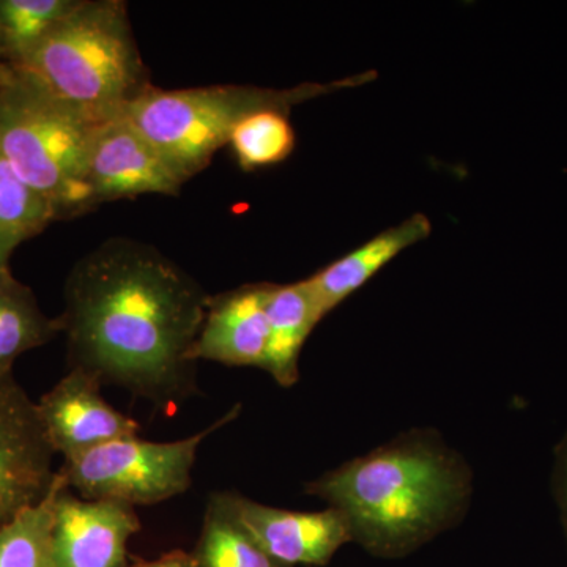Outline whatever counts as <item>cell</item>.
Wrapping results in <instances>:
<instances>
[{
	"mask_svg": "<svg viewBox=\"0 0 567 567\" xmlns=\"http://www.w3.org/2000/svg\"><path fill=\"white\" fill-rule=\"evenodd\" d=\"M210 297L153 246L112 238L65 282L70 369L159 409L197 393L192 350Z\"/></svg>",
	"mask_w": 567,
	"mask_h": 567,
	"instance_id": "cell-1",
	"label": "cell"
},
{
	"mask_svg": "<svg viewBox=\"0 0 567 567\" xmlns=\"http://www.w3.org/2000/svg\"><path fill=\"white\" fill-rule=\"evenodd\" d=\"M472 492V470L434 429H413L306 484V494L342 514L352 543L382 558L453 528Z\"/></svg>",
	"mask_w": 567,
	"mask_h": 567,
	"instance_id": "cell-2",
	"label": "cell"
},
{
	"mask_svg": "<svg viewBox=\"0 0 567 567\" xmlns=\"http://www.w3.org/2000/svg\"><path fill=\"white\" fill-rule=\"evenodd\" d=\"M10 69L93 125L121 117L152 87L122 0H80Z\"/></svg>",
	"mask_w": 567,
	"mask_h": 567,
	"instance_id": "cell-3",
	"label": "cell"
},
{
	"mask_svg": "<svg viewBox=\"0 0 567 567\" xmlns=\"http://www.w3.org/2000/svg\"><path fill=\"white\" fill-rule=\"evenodd\" d=\"M375 78V71H368L347 80L305 82L292 89L221 84L163 91L152 85L122 115L188 183L208 167L215 153L229 144L235 126L254 112L278 110L290 114L297 104L368 84Z\"/></svg>",
	"mask_w": 567,
	"mask_h": 567,
	"instance_id": "cell-4",
	"label": "cell"
},
{
	"mask_svg": "<svg viewBox=\"0 0 567 567\" xmlns=\"http://www.w3.org/2000/svg\"><path fill=\"white\" fill-rule=\"evenodd\" d=\"M99 126L14 73L0 87V153L58 221L93 210L87 166Z\"/></svg>",
	"mask_w": 567,
	"mask_h": 567,
	"instance_id": "cell-5",
	"label": "cell"
},
{
	"mask_svg": "<svg viewBox=\"0 0 567 567\" xmlns=\"http://www.w3.org/2000/svg\"><path fill=\"white\" fill-rule=\"evenodd\" d=\"M238 413L240 406H235L205 431L177 442H145L140 436L114 440L65 458L59 470L70 491L74 488L81 498L133 507L156 505L189 491L193 466L204 440Z\"/></svg>",
	"mask_w": 567,
	"mask_h": 567,
	"instance_id": "cell-6",
	"label": "cell"
},
{
	"mask_svg": "<svg viewBox=\"0 0 567 567\" xmlns=\"http://www.w3.org/2000/svg\"><path fill=\"white\" fill-rule=\"evenodd\" d=\"M54 456L37 402L13 374L0 377V527L50 492Z\"/></svg>",
	"mask_w": 567,
	"mask_h": 567,
	"instance_id": "cell-7",
	"label": "cell"
},
{
	"mask_svg": "<svg viewBox=\"0 0 567 567\" xmlns=\"http://www.w3.org/2000/svg\"><path fill=\"white\" fill-rule=\"evenodd\" d=\"M185 183L123 115L96 128L87 166L93 208L144 194L178 196Z\"/></svg>",
	"mask_w": 567,
	"mask_h": 567,
	"instance_id": "cell-8",
	"label": "cell"
},
{
	"mask_svg": "<svg viewBox=\"0 0 567 567\" xmlns=\"http://www.w3.org/2000/svg\"><path fill=\"white\" fill-rule=\"evenodd\" d=\"M102 383L80 369H70L37 402L44 435L55 454L78 456L114 440L137 436L141 425L123 415L102 394Z\"/></svg>",
	"mask_w": 567,
	"mask_h": 567,
	"instance_id": "cell-9",
	"label": "cell"
},
{
	"mask_svg": "<svg viewBox=\"0 0 567 567\" xmlns=\"http://www.w3.org/2000/svg\"><path fill=\"white\" fill-rule=\"evenodd\" d=\"M140 529L136 507L78 498L66 487L55 505V567H126L130 539Z\"/></svg>",
	"mask_w": 567,
	"mask_h": 567,
	"instance_id": "cell-10",
	"label": "cell"
},
{
	"mask_svg": "<svg viewBox=\"0 0 567 567\" xmlns=\"http://www.w3.org/2000/svg\"><path fill=\"white\" fill-rule=\"evenodd\" d=\"M230 498L241 524L279 565L324 566L339 548L352 543L346 518L333 507L298 513L260 505L234 492Z\"/></svg>",
	"mask_w": 567,
	"mask_h": 567,
	"instance_id": "cell-11",
	"label": "cell"
},
{
	"mask_svg": "<svg viewBox=\"0 0 567 567\" xmlns=\"http://www.w3.org/2000/svg\"><path fill=\"white\" fill-rule=\"evenodd\" d=\"M271 282L246 284L210 297L192 360L264 369L268 349L267 301Z\"/></svg>",
	"mask_w": 567,
	"mask_h": 567,
	"instance_id": "cell-12",
	"label": "cell"
},
{
	"mask_svg": "<svg viewBox=\"0 0 567 567\" xmlns=\"http://www.w3.org/2000/svg\"><path fill=\"white\" fill-rule=\"evenodd\" d=\"M431 233L432 224L427 216L416 213L305 279L322 319L379 274L395 256L409 246L420 244Z\"/></svg>",
	"mask_w": 567,
	"mask_h": 567,
	"instance_id": "cell-13",
	"label": "cell"
},
{
	"mask_svg": "<svg viewBox=\"0 0 567 567\" xmlns=\"http://www.w3.org/2000/svg\"><path fill=\"white\" fill-rule=\"evenodd\" d=\"M268 349L264 371L282 388L300 377V354L306 339L322 320L306 281L271 284L267 301Z\"/></svg>",
	"mask_w": 567,
	"mask_h": 567,
	"instance_id": "cell-14",
	"label": "cell"
},
{
	"mask_svg": "<svg viewBox=\"0 0 567 567\" xmlns=\"http://www.w3.org/2000/svg\"><path fill=\"white\" fill-rule=\"evenodd\" d=\"M62 334L61 322L41 311L31 287L0 271V377L13 374L21 354L39 349Z\"/></svg>",
	"mask_w": 567,
	"mask_h": 567,
	"instance_id": "cell-15",
	"label": "cell"
},
{
	"mask_svg": "<svg viewBox=\"0 0 567 567\" xmlns=\"http://www.w3.org/2000/svg\"><path fill=\"white\" fill-rule=\"evenodd\" d=\"M193 558L196 567H287L256 543L235 513L230 492L212 495Z\"/></svg>",
	"mask_w": 567,
	"mask_h": 567,
	"instance_id": "cell-16",
	"label": "cell"
},
{
	"mask_svg": "<svg viewBox=\"0 0 567 567\" xmlns=\"http://www.w3.org/2000/svg\"><path fill=\"white\" fill-rule=\"evenodd\" d=\"M66 487L65 476L59 470L50 492L39 503L24 507L0 527V567H55V505Z\"/></svg>",
	"mask_w": 567,
	"mask_h": 567,
	"instance_id": "cell-17",
	"label": "cell"
},
{
	"mask_svg": "<svg viewBox=\"0 0 567 567\" xmlns=\"http://www.w3.org/2000/svg\"><path fill=\"white\" fill-rule=\"evenodd\" d=\"M58 221L51 205L21 181L0 153V271L10 270L14 249Z\"/></svg>",
	"mask_w": 567,
	"mask_h": 567,
	"instance_id": "cell-18",
	"label": "cell"
},
{
	"mask_svg": "<svg viewBox=\"0 0 567 567\" xmlns=\"http://www.w3.org/2000/svg\"><path fill=\"white\" fill-rule=\"evenodd\" d=\"M229 145L238 166L246 173L282 163L292 155L295 148L289 112H254L235 126Z\"/></svg>",
	"mask_w": 567,
	"mask_h": 567,
	"instance_id": "cell-19",
	"label": "cell"
},
{
	"mask_svg": "<svg viewBox=\"0 0 567 567\" xmlns=\"http://www.w3.org/2000/svg\"><path fill=\"white\" fill-rule=\"evenodd\" d=\"M80 0H0V58L14 62L76 9Z\"/></svg>",
	"mask_w": 567,
	"mask_h": 567,
	"instance_id": "cell-20",
	"label": "cell"
},
{
	"mask_svg": "<svg viewBox=\"0 0 567 567\" xmlns=\"http://www.w3.org/2000/svg\"><path fill=\"white\" fill-rule=\"evenodd\" d=\"M550 488L567 544V431L555 445Z\"/></svg>",
	"mask_w": 567,
	"mask_h": 567,
	"instance_id": "cell-21",
	"label": "cell"
},
{
	"mask_svg": "<svg viewBox=\"0 0 567 567\" xmlns=\"http://www.w3.org/2000/svg\"><path fill=\"white\" fill-rule=\"evenodd\" d=\"M134 567H196V563H194L192 554L174 550L163 557L152 559V561L140 563Z\"/></svg>",
	"mask_w": 567,
	"mask_h": 567,
	"instance_id": "cell-22",
	"label": "cell"
},
{
	"mask_svg": "<svg viewBox=\"0 0 567 567\" xmlns=\"http://www.w3.org/2000/svg\"><path fill=\"white\" fill-rule=\"evenodd\" d=\"M11 80H13V70L10 69L9 63L0 58V87L9 84Z\"/></svg>",
	"mask_w": 567,
	"mask_h": 567,
	"instance_id": "cell-23",
	"label": "cell"
}]
</instances>
